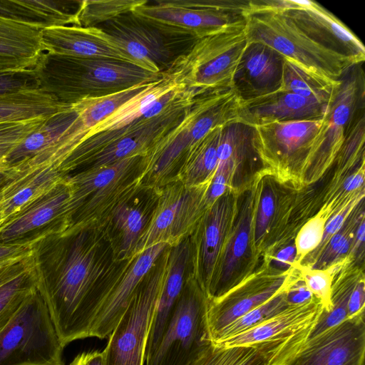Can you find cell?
I'll return each mask as SVG.
<instances>
[{"label":"cell","instance_id":"cell-1","mask_svg":"<svg viewBox=\"0 0 365 365\" xmlns=\"http://www.w3.org/2000/svg\"><path fill=\"white\" fill-rule=\"evenodd\" d=\"M33 69L39 88L70 105L149 83L163 75L127 61L50 52H43Z\"/></svg>","mask_w":365,"mask_h":365},{"label":"cell","instance_id":"cell-2","mask_svg":"<svg viewBox=\"0 0 365 365\" xmlns=\"http://www.w3.org/2000/svg\"><path fill=\"white\" fill-rule=\"evenodd\" d=\"M247 42L265 44L306 73L337 83L356 62L331 51L305 34L290 19L274 10L246 12Z\"/></svg>","mask_w":365,"mask_h":365},{"label":"cell","instance_id":"cell-3","mask_svg":"<svg viewBox=\"0 0 365 365\" xmlns=\"http://www.w3.org/2000/svg\"><path fill=\"white\" fill-rule=\"evenodd\" d=\"M247 43L245 25L195 40L165 72L197 96L230 90Z\"/></svg>","mask_w":365,"mask_h":365},{"label":"cell","instance_id":"cell-4","mask_svg":"<svg viewBox=\"0 0 365 365\" xmlns=\"http://www.w3.org/2000/svg\"><path fill=\"white\" fill-rule=\"evenodd\" d=\"M187 93L163 72L111 114L96 124L58 168L63 173L85 166L95 155L133 129L172 106Z\"/></svg>","mask_w":365,"mask_h":365},{"label":"cell","instance_id":"cell-5","mask_svg":"<svg viewBox=\"0 0 365 365\" xmlns=\"http://www.w3.org/2000/svg\"><path fill=\"white\" fill-rule=\"evenodd\" d=\"M63 348L38 289L0 330V365H64Z\"/></svg>","mask_w":365,"mask_h":365},{"label":"cell","instance_id":"cell-6","mask_svg":"<svg viewBox=\"0 0 365 365\" xmlns=\"http://www.w3.org/2000/svg\"><path fill=\"white\" fill-rule=\"evenodd\" d=\"M322 311V304L312 297L215 344L251 346L259 351L267 365H288L307 343Z\"/></svg>","mask_w":365,"mask_h":365},{"label":"cell","instance_id":"cell-7","mask_svg":"<svg viewBox=\"0 0 365 365\" xmlns=\"http://www.w3.org/2000/svg\"><path fill=\"white\" fill-rule=\"evenodd\" d=\"M170 247L140 283L108 336L103 350L105 365H145L148 334L167 271Z\"/></svg>","mask_w":365,"mask_h":365},{"label":"cell","instance_id":"cell-8","mask_svg":"<svg viewBox=\"0 0 365 365\" xmlns=\"http://www.w3.org/2000/svg\"><path fill=\"white\" fill-rule=\"evenodd\" d=\"M207 306L205 294L187 278L159 344L145 365H185L210 342Z\"/></svg>","mask_w":365,"mask_h":365},{"label":"cell","instance_id":"cell-9","mask_svg":"<svg viewBox=\"0 0 365 365\" xmlns=\"http://www.w3.org/2000/svg\"><path fill=\"white\" fill-rule=\"evenodd\" d=\"M208 185L188 188L173 181L161 187L133 255L156 244L174 247L188 238L207 210L204 197Z\"/></svg>","mask_w":365,"mask_h":365},{"label":"cell","instance_id":"cell-10","mask_svg":"<svg viewBox=\"0 0 365 365\" xmlns=\"http://www.w3.org/2000/svg\"><path fill=\"white\" fill-rule=\"evenodd\" d=\"M251 11L274 10L290 19L315 42L354 59L357 64L365 60L361 41L334 14L312 1L250 0Z\"/></svg>","mask_w":365,"mask_h":365},{"label":"cell","instance_id":"cell-11","mask_svg":"<svg viewBox=\"0 0 365 365\" xmlns=\"http://www.w3.org/2000/svg\"><path fill=\"white\" fill-rule=\"evenodd\" d=\"M131 13L168 36L195 41L245 25L243 13L178 6L167 0L147 3Z\"/></svg>","mask_w":365,"mask_h":365},{"label":"cell","instance_id":"cell-12","mask_svg":"<svg viewBox=\"0 0 365 365\" xmlns=\"http://www.w3.org/2000/svg\"><path fill=\"white\" fill-rule=\"evenodd\" d=\"M168 247L165 243L154 245L138 255L124 260L117 274L106 277L89 337L101 339L108 337L140 283Z\"/></svg>","mask_w":365,"mask_h":365},{"label":"cell","instance_id":"cell-13","mask_svg":"<svg viewBox=\"0 0 365 365\" xmlns=\"http://www.w3.org/2000/svg\"><path fill=\"white\" fill-rule=\"evenodd\" d=\"M322 120L274 122L252 128L253 148L262 160L283 170L306 165Z\"/></svg>","mask_w":365,"mask_h":365},{"label":"cell","instance_id":"cell-14","mask_svg":"<svg viewBox=\"0 0 365 365\" xmlns=\"http://www.w3.org/2000/svg\"><path fill=\"white\" fill-rule=\"evenodd\" d=\"M348 72L340 81L328 103L322 125L312 143L305 167L319 168L328 165L339 153L349 127L354 119L360 98V75Z\"/></svg>","mask_w":365,"mask_h":365},{"label":"cell","instance_id":"cell-15","mask_svg":"<svg viewBox=\"0 0 365 365\" xmlns=\"http://www.w3.org/2000/svg\"><path fill=\"white\" fill-rule=\"evenodd\" d=\"M98 27L110 36L132 63L145 71L163 73L175 59L168 36L132 13Z\"/></svg>","mask_w":365,"mask_h":365},{"label":"cell","instance_id":"cell-16","mask_svg":"<svg viewBox=\"0 0 365 365\" xmlns=\"http://www.w3.org/2000/svg\"><path fill=\"white\" fill-rule=\"evenodd\" d=\"M230 215V197L225 193L205 210L189 237L192 273L187 279L193 281L206 297L220 263Z\"/></svg>","mask_w":365,"mask_h":365},{"label":"cell","instance_id":"cell-17","mask_svg":"<svg viewBox=\"0 0 365 365\" xmlns=\"http://www.w3.org/2000/svg\"><path fill=\"white\" fill-rule=\"evenodd\" d=\"M364 315L310 338L288 365H364Z\"/></svg>","mask_w":365,"mask_h":365},{"label":"cell","instance_id":"cell-18","mask_svg":"<svg viewBox=\"0 0 365 365\" xmlns=\"http://www.w3.org/2000/svg\"><path fill=\"white\" fill-rule=\"evenodd\" d=\"M149 83L134 86L106 96L87 98L77 102L78 113L73 123L55 143L27 161L25 165L29 168L50 165L58 168L96 124Z\"/></svg>","mask_w":365,"mask_h":365},{"label":"cell","instance_id":"cell-19","mask_svg":"<svg viewBox=\"0 0 365 365\" xmlns=\"http://www.w3.org/2000/svg\"><path fill=\"white\" fill-rule=\"evenodd\" d=\"M284 58L269 46L247 42L238 63L231 89L240 101L277 91L281 86Z\"/></svg>","mask_w":365,"mask_h":365},{"label":"cell","instance_id":"cell-20","mask_svg":"<svg viewBox=\"0 0 365 365\" xmlns=\"http://www.w3.org/2000/svg\"><path fill=\"white\" fill-rule=\"evenodd\" d=\"M327 106L314 99L278 90L240 101L237 122L254 128L274 122L322 120Z\"/></svg>","mask_w":365,"mask_h":365},{"label":"cell","instance_id":"cell-21","mask_svg":"<svg viewBox=\"0 0 365 365\" xmlns=\"http://www.w3.org/2000/svg\"><path fill=\"white\" fill-rule=\"evenodd\" d=\"M41 39L43 52L81 58H113L131 63L110 36L98 26L51 27L41 31Z\"/></svg>","mask_w":365,"mask_h":365},{"label":"cell","instance_id":"cell-22","mask_svg":"<svg viewBox=\"0 0 365 365\" xmlns=\"http://www.w3.org/2000/svg\"><path fill=\"white\" fill-rule=\"evenodd\" d=\"M288 286L286 277L263 284L235 287L225 295L207 299V324L210 341L238 318L264 304Z\"/></svg>","mask_w":365,"mask_h":365},{"label":"cell","instance_id":"cell-23","mask_svg":"<svg viewBox=\"0 0 365 365\" xmlns=\"http://www.w3.org/2000/svg\"><path fill=\"white\" fill-rule=\"evenodd\" d=\"M18 168V173L0 188V228L66 176L50 165Z\"/></svg>","mask_w":365,"mask_h":365},{"label":"cell","instance_id":"cell-24","mask_svg":"<svg viewBox=\"0 0 365 365\" xmlns=\"http://www.w3.org/2000/svg\"><path fill=\"white\" fill-rule=\"evenodd\" d=\"M189 237L170 247L167 271L152 319L145 349V361L154 352L184 289L190 262Z\"/></svg>","mask_w":365,"mask_h":365},{"label":"cell","instance_id":"cell-25","mask_svg":"<svg viewBox=\"0 0 365 365\" xmlns=\"http://www.w3.org/2000/svg\"><path fill=\"white\" fill-rule=\"evenodd\" d=\"M136 173L91 193L76 214V218L64 231V235L75 236L79 232L93 230L110 219L113 210L118 205L128 202L141 190Z\"/></svg>","mask_w":365,"mask_h":365},{"label":"cell","instance_id":"cell-26","mask_svg":"<svg viewBox=\"0 0 365 365\" xmlns=\"http://www.w3.org/2000/svg\"><path fill=\"white\" fill-rule=\"evenodd\" d=\"M71 195L65 179L36 199L0 229V243L11 242L58 217L62 218Z\"/></svg>","mask_w":365,"mask_h":365},{"label":"cell","instance_id":"cell-27","mask_svg":"<svg viewBox=\"0 0 365 365\" xmlns=\"http://www.w3.org/2000/svg\"><path fill=\"white\" fill-rule=\"evenodd\" d=\"M41 31L0 16V71L33 69L43 52Z\"/></svg>","mask_w":365,"mask_h":365},{"label":"cell","instance_id":"cell-28","mask_svg":"<svg viewBox=\"0 0 365 365\" xmlns=\"http://www.w3.org/2000/svg\"><path fill=\"white\" fill-rule=\"evenodd\" d=\"M142 157L132 156L106 166L86 168L73 176L66 175L71 195L62 217L65 230L91 193L135 173Z\"/></svg>","mask_w":365,"mask_h":365},{"label":"cell","instance_id":"cell-29","mask_svg":"<svg viewBox=\"0 0 365 365\" xmlns=\"http://www.w3.org/2000/svg\"><path fill=\"white\" fill-rule=\"evenodd\" d=\"M72 1L49 0H0V16L41 30L77 26Z\"/></svg>","mask_w":365,"mask_h":365},{"label":"cell","instance_id":"cell-30","mask_svg":"<svg viewBox=\"0 0 365 365\" xmlns=\"http://www.w3.org/2000/svg\"><path fill=\"white\" fill-rule=\"evenodd\" d=\"M252 197L242 205L238 220L225 247L207 299L221 297L235 288L234 273L248 248L252 227Z\"/></svg>","mask_w":365,"mask_h":365},{"label":"cell","instance_id":"cell-31","mask_svg":"<svg viewBox=\"0 0 365 365\" xmlns=\"http://www.w3.org/2000/svg\"><path fill=\"white\" fill-rule=\"evenodd\" d=\"M77 103L44 120L18 144L5 158L7 168L17 167L31 160L55 143L78 116Z\"/></svg>","mask_w":365,"mask_h":365},{"label":"cell","instance_id":"cell-32","mask_svg":"<svg viewBox=\"0 0 365 365\" xmlns=\"http://www.w3.org/2000/svg\"><path fill=\"white\" fill-rule=\"evenodd\" d=\"M72 106L41 88L0 96V123L44 119Z\"/></svg>","mask_w":365,"mask_h":365},{"label":"cell","instance_id":"cell-33","mask_svg":"<svg viewBox=\"0 0 365 365\" xmlns=\"http://www.w3.org/2000/svg\"><path fill=\"white\" fill-rule=\"evenodd\" d=\"M222 128H213L192 146L173 181L188 188L210 184L218 164L217 147Z\"/></svg>","mask_w":365,"mask_h":365},{"label":"cell","instance_id":"cell-34","mask_svg":"<svg viewBox=\"0 0 365 365\" xmlns=\"http://www.w3.org/2000/svg\"><path fill=\"white\" fill-rule=\"evenodd\" d=\"M340 81L337 83L324 81L284 59L282 83L279 90L328 104Z\"/></svg>","mask_w":365,"mask_h":365},{"label":"cell","instance_id":"cell-35","mask_svg":"<svg viewBox=\"0 0 365 365\" xmlns=\"http://www.w3.org/2000/svg\"><path fill=\"white\" fill-rule=\"evenodd\" d=\"M185 365H267L262 355L251 346H225L208 342Z\"/></svg>","mask_w":365,"mask_h":365},{"label":"cell","instance_id":"cell-36","mask_svg":"<svg viewBox=\"0 0 365 365\" xmlns=\"http://www.w3.org/2000/svg\"><path fill=\"white\" fill-rule=\"evenodd\" d=\"M148 3L146 0H83L78 1L76 11L77 26L97 27L120 16L131 13Z\"/></svg>","mask_w":365,"mask_h":365},{"label":"cell","instance_id":"cell-37","mask_svg":"<svg viewBox=\"0 0 365 365\" xmlns=\"http://www.w3.org/2000/svg\"><path fill=\"white\" fill-rule=\"evenodd\" d=\"M110 219L120 235L118 257L119 259L126 260L133 256L149 219L140 209L128 202L118 205L113 210Z\"/></svg>","mask_w":365,"mask_h":365},{"label":"cell","instance_id":"cell-38","mask_svg":"<svg viewBox=\"0 0 365 365\" xmlns=\"http://www.w3.org/2000/svg\"><path fill=\"white\" fill-rule=\"evenodd\" d=\"M37 289L29 269L0 278V330L7 324L21 303Z\"/></svg>","mask_w":365,"mask_h":365},{"label":"cell","instance_id":"cell-39","mask_svg":"<svg viewBox=\"0 0 365 365\" xmlns=\"http://www.w3.org/2000/svg\"><path fill=\"white\" fill-rule=\"evenodd\" d=\"M287 287L277 293L264 304L253 309L246 314L232 322L220 331L212 343L219 342L223 339L252 329L286 309L290 306L286 298Z\"/></svg>","mask_w":365,"mask_h":365},{"label":"cell","instance_id":"cell-40","mask_svg":"<svg viewBox=\"0 0 365 365\" xmlns=\"http://www.w3.org/2000/svg\"><path fill=\"white\" fill-rule=\"evenodd\" d=\"M304 283L323 307V312H329L332 308V277L329 271L304 268L302 269Z\"/></svg>","mask_w":365,"mask_h":365},{"label":"cell","instance_id":"cell-41","mask_svg":"<svg viewBox=\"0 0 365 365\" xmlns=\"http://www.w3.org/2000/svg\"><path fill=\"white\" fill-rule=\"evenodd\" d=\"M240 161L241 160L237 158H230L223 162H218L204 197L207 209L225 193L230 177Z\"/></svg>","mask_w":365,"mask_h":365},{"label":"cell","instance_id":"cell-42","mask_svg":"<svg viewBox=\"0 0 365 365\" xmlns=\"http://www.w3.org/2000/svg\"><path fill=\"white\" fill-rule=\"evenodd\" d=\"M37 88H39L34 69L0 71V96Z\"/></svg>","mask_w":365,"mask_h":365},{"label":"cell","instance_id":"cell-43","mask_svg":"<svg viewBox=\"0 0 365 365\" xmlns=\"http://www.w3.org/2000/svg\"><path fill=\"white\" fill-rule=\"evenodd\" d=\"M325 220L317 216L308 221L299 232L296 239V251L299 257L316 249L322 242Z\"/></svg>","mask_w":365,"mask_h":365},{"label":"cell","instance_id":"cell-44","mask_svg":"<svg viewBox=\"0 0 365 365\" xmlns=\"http://www.w3.org/2000/svg\"><path fill=\"white\" fill-rule=\"evenodd\" d=\"M275 210L272 189L265 185L262 192L255 226V242H259L266 233Z\"/></svg>","mask_w":365,"mask_h":365},{"label":"cell","instance_id":"cell-45","mask_svg":"<svg viewBox=\"0 0 365 365\" xmlns=\"http://www.w3.org/2000/svg\"><path fill=\"white\" fill-rule=\"evenodd\" d=\"M168 2L192 8L212 9L245 14L250 1L245 0H167Z\"/></svg>","mask_w":365,"mask_h":365},{"label":"cell","instance_id":"cell-46","mask_svg":"<svg viewBox=\"0 0 365 365\" xmlns=\"http://www.w3.org/2000/svg\"><path fill=\"white\" fill-rule=\"evenodd\" d=\"M328 242L325 250L319 259L316 269L323 267L345 255L350 248L351 240L348 234L339 231Z\"/></svg>","mask_w":365,"mask_h":365},{"label":"cell","instance_id":"cell-47","mask_svg":"<svg viewBox=\"0 0 365 365\" xmlns=\"http://www.w3.org/2000/svg\"><path fill=\"white\" fill-rule=\"evenodd\" d=\"M32 250L30 242L0 243V264L18 263Z\"/></svg>","mask_w":365,"mask_h":365},{"label":"cell","instance_id":"cell-48","mask_svg":"<svg viewBox=\"0 0 365 365\" xmlns=\"http://www.w3.org/2000/svg\"><path fill=\"white\" fill-rule=\"evenodd\" d=\"M365 290L364 281L354 284L348 302V317L351 319L364 315Z\"/></svg>","mask_w":365,"mask_h":365},{"label":"cell","instance_id":"cell-49","mask_svg":"<svg viewBox=\"0 0 365 365\" xmlns=\"http://www.w3.org/2000/svg\"><path fill=\"white\" fill-rule=\"evenodd\" d=\"M354 205V202H351L349 204L347 207L344 208L339 213L334 215L327 224H325L324 232L323 238L319 246H323V245L336 232H338L341 228L342 225L345 222V219L348 216L350 212L351 207Z\"/></svg>","mask_w":365,"mask_h":365},{"label":"cell","instance_id":"cell-50","mask_svg":"<svg viewBox=\"0 0 365 365\" xmlns=\"http://www.w3.org/2000/svg\"><path fill=\"white\" fill-rule=\"evenodd\" d=\"M314 297L306 287L305 284L288 286L286 291V298L290 306L303 304Z\"/></svg>","mask_w":365,"mask_h":365},{"label":"cell","instance_id":"cell-51","mask_svg":"<svg viewBox=\"0 0 365 365\" xmlns=\"http://www.w3.org/2000/svg\"><path fill=\"white\" fill-rule=\"evenodd\" d=\"M69 365H105L103 351H83L76 355Z\"/></svg>","mask_w":365,"mask_h":365},{"label":"cell","instance_id":"cell-52","mask_svg":"<svg viewBox=\"0 0 365 365\" xmlns=\"http://www.w3.org/2000/svg\"><path fill=\"white\" fill-rule=\"evenodd\" d=\"M296 256L295 246L289 245L278 252L274 258V264L278 268H287L294 262Z\"/></svg>","mask_w":365,"mask_h":365},{"label":"cell","instance_id":"cell-53","mask_svg":"<svg viewBox=\"0 0 365 365\" xmlns=\"http://www.w3.org/2000/svg\"><path fill=\"white\" fill-rule=\"evenodd\" d=\"M364 184V173L359 170L349 175L343 184L344 189L346 191H353L359 188Z\"/></svg>","mask_w":365,"mask_h":365},{"label":"cell","instance_id":"cell-54","mask_svg":"<svg viewBox=\"0 0 365 365\" xmlns=\"http://www.w3.org/2000/svg\"><path fill=\"white\" fill-rule=\"evenodd\" d=\"M19 172L17 168H9L0 170V188H1L8 181L13 178Z\"/></svg>","mask_w":365,"mask_h":365},{"label":"cell","instance_id":"cell-55","mask_svg":"<svg viewBox=\"0 0 365 365\" xmlns=\"http://www.w3.org/2000/svg\"><path fill=\"white\" fill-rule=\"evenodd\" d=\"M365 237V224L364 220H362L359 225L356 232V240L354 245V250L359 249L360 246L364 244Z\"/></svg>","mask_w":365,"mask_h":365},{"label":"cell","instance_id":"cell-56","mask_svg":"<svg viewBox=\"0 0 365 365\" xmlns=\"http://www.w3.org/2000/svg\"><path fill=\"white\" fill-rule=\"evenodd\" d=\"M13 264H14V263H6V264H0V271H1V269H3L4 268H5V267H8L9 266H11V265L12 266ZM1 274H0V276H1Z\"/></svg>","mask_w":365,"mask_h":365}]
</instances>
